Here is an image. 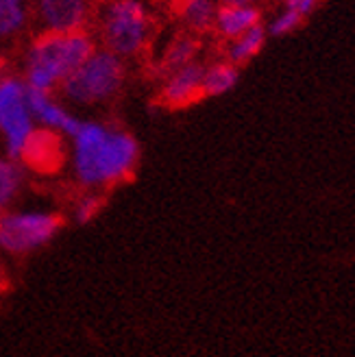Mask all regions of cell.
I'll list each match as a JSON object with an SVG mask.
<instances>
[{
  "instance_id": "obj_1",
  "label": "cell",
  "mask_w": 355,
  "mask_h": 357,
  "mask_svg": "<svg viewBox=\"0 0 355 357\" xmlns=\"http://www.w3.org/2000/svg\"><path fill=\"white\" fill-rule=\"evenodd\" d=\"M73 139V170L85 190H103L127 181L139 162L131 133L109 124L81 120Z\"/></svg>"
},
{
  "instance_id": "obj_2",
  "label": "cell",
  "mask_w": 355,
  "mask_h": 357,
  "mask_svg": "<svg viewBox=\"0 0 355 357\" xmlns=\"http://www.w3.org/2000/svg\"><path fill=\"white\" fill-rule=\"evenodd\" d=\"M96 48L94 35L87 31L44 33L24 52V83L31 89L52 92Z\"/></svg>"
},
{
  "instance_id": "obj_3",
  "label": "cell",
  "mask_w": 355,
  "mask_h": 357,
  "mask_svg": "<svg viewBox=\"0 0 355 357\" xmlns=\"http://www.w3.org/2000/svg\"><path fill=\"white\" fill-rule=\"evenodd\" d=\"M96 29L103 48L120 59H133L151 40V7L146 0H103L96 11Z\"/></svg>"
},
{
  "instance_id": "obj_4",
  "label": "cell",
  "mask_w": 355,
  "mask_h": 357,
  "mask_svg": "<svg viewBox=\"0 0 355 357\" xmlns=\"http://www.w3.org/2000/svg\"><path fill=\"white\" fill-rule=\"evenodd\" d=\"M127 79L124 59L114 55L107 48H94L73 75L61 85V94L66 100L75 105H98L114 98Z\"/></svg>"
},
{
  "instance_id": "obj_5",
  "label": "cell",
  "mask_w": 355,
  "mask_h": 357,
  "mask_svg": "<svg viewBox=\"0 0 355 357\" xmlns=\"http://www.w3.org/2000/svg\"><path fill=\"white\" fill-rule=\"evenodd\" d=\"M61 216L46 209L0 211V251L7 255H29L52 242L61 231Z\"/></svg>"
},
{
  "instance_id": "obj_6",
  "label": "cell",
  "mask_w": 355,
  "mask_h": 357,
  "mask_svg": "<svg viewBox=\"0 0 355 357\" xmlns=\"http://www.w3.org/2000/svg\"><path fill=\"white\" fill-rule=\"evenodd\" d=\"M35 120L27 102V83L17 77H0V135L5 139V155L20 159Z\"/></svg>"
},
{
  "instance_id": "obj_7",
  "label": "cell",
  "mask_w": 355,
  "mask_h": 357,
  "mask_svg": "<svg viewBox=\"0 0 355 357\" xmlns=\"http://www.w3.org/2000/svg\"><path fill=\"white\" fill-rule=\"evenodd\" d=\"M44 33H73L85 31L94 13V0H31Z\"/></svg>"
},
{
  "instance_id": "obj_8",
  "label": "cell",
  "mask_w": 355,
  "mask_h": 357,
  "mask_svg": "<svg viewBox=\"0 0 355 357\" xmlns=\"http://www.w3.org/2000/svg\"><path fill=\"white\" fill-rule=\"evenodd\" d=\"M27 102H29V109H31L35 124L42 129L55 131L59 135L70 137L77 131L81 122V118L70 114L66 107L52 96V92H42V89L27 87Z\"/></svg>"
},
{
  "instance_id": "obj_9",
  "label": "cell",
  "mask_w": 355,
  "mask_h": 357,
  "mask_svg": "<svg viewBox=\"0 0 355 357\" xmlns=\"http://www.w3.org/2000/svg\"><path fill=\"white\" fill-rule=\"evenodd\" d=\"M61 159H63L61 135L55 131L35 127V131L29 135L27 144L22 149V155L17 162L27 168H33V170L50 172V170L59 168Z\"/></svg>"
},
{
  "instance_id": "obj_10",
  "label": "cell",
  "mask_w": 355,
  "mask_h": 357,
  "mask_svg": "<svg viewBox=\"0 0 355 357\" xmlns=\"http://www.w3.org/2000/svg\"><path fill=\"white\" fill-rule=\"evenodd\" d=\"M203 70H205L203 63L192 61L168 73L162 87V100L170 107H183L190 105L192 100L201 98Z\"/></svg>"
},
{
  "instance_id": "obj_11",
  "label": "cell",
  "mask_w": 355,
  "mask_h": 357,
  "mask_svg": "<svg viewBox=\"0 0 355 357\" xmlns=\"http://www.w3.org/2000/svg\"><path fill=\"white\" fill-rule=\"evenodd\" d=\"M255 24H259V11L255 5L248 7H240V5H220L216 20H214V29L220 38L236 40L238 35L246 33L248 29H253Z\"/></svg>"
},
{
  "instance_id": "obj_12",
  "label": "cell",
  "mask_w": 355,
  "mask_h": 357,
  "mask_svg": "<svg viewBox=\"0 0 355 357\" xmlns=\"http://www.w3.org/2000/svg\"><path fill=\"white\" fill-rule=\"evenodd\" d=\"M240 79V68L225 61H216L209 63L203 70V85H201V94L203 96H225L238 85Z\"/></svg>"
},
{
  "instance_id": "obj_13",
  "label": "cell",
  "mask_w": 355,
  "mask_h": 357,
  "mask_svg": "<svg viewBox=\"0 0 355 357\" xmlns=\"http://www.w3.org/2000/svg\"><path fill=\"white\" fill-rule=\"evenodd\" d=\"M266 38H269V33L262 24H255L253 29H248L246 33L238 35L236 40H229V46H227V61L234 63V66H244L251 61L257 52L264 48L266 44Z\"/></svg>"
},
{
  "instance_id": "obj_14",
  "label": "cell",
  "mask_w": 355,
  "mask_h": 357,
  "mask_svg": "<svg viewBox=\"0 0 355 357\" xmlns=\"http://www.w3.org/2000/svg\"><path fill=\"white\" fill-rule=\"evenodd\" d=\"M31 20V0H0V42L20 35Z\"/></svg>"
},
{
  "instance_id": "obj_15",
  "label": "cell",
  "mask_w": 355,
  "mask_h": 357,
  "mask_svg": "<svg viewBox=\"0 0 355 357\" xmlns=\"http://www.w3.org/2000/svg\"><path fill=\"white\" fill-rule=\"evenodd\" d=\"M218 7V0H181V20L192 33H205L214 29Z\"/></svg>"
},
{
  "instance_id": "obj_16",
  "label": "cell",
  "mask_w": 355,
  "mask_h": 357,
  "mask_svg": "<svg viewBox=\"0 0 355 357\" xmlns=\"http://www.w3.org/2000/svg\"><path fill=\"white\" fill-rule=\"evenodd\" d=\"M24 185V166L7 155H0V211L11 207Z\"/></svg>"
},
{
  "instance_id": "obj_17",
  "label": "cell",
  "mask_w": 355,
  "mask_h": 357,
  "mask_svg": "<svg viewBox=\"0 0 355 357\" xmlns=\"http://www.w3.org/2000/svg\"><path fill=\"white\" fill-rule=\"evenodd\" d=\"M199 55V42L194 35H179L170 42V46L164 52V59H162V73H172V70L181 68L186 63L197 61Z\"/></svg>"
},
{
  "instance_id": "obj_18",
  "label": "cell",
  "mask_w": 355,
  "mask_h": 357,
  "mask_svg": "<svg viewBox=\"0 0 355 357\" xmlns=\"http://www.w3.org/2000/svg\"><path fill=\"white\" fill-rule=\"evenodd\" d=\"M100 209H103V196L90 190L75 203L73 218H75L77 225H87V222H92L98 216Z\"/></svg>"
},
{
  "instance_id": "obj_19",
  "label": "cell",
  "mask_w": 355,
  "mask_h": 357,
  "mask_svg": "<svg viewBox=\"0 0 355 357\" xmlns=\"http://www.w3.org/2000/svg\"><path fill=\"white\" fill-rule=\"evenodd\" d=\"M301 22H303V17H301L299 13H294V11H290V9L283 7V11L277 13V15L273 17V20H271V24L266 26V33L273 35V38H283V35L292 33Z\"/></svg>"
},
{
  "instance_id": "obj_20",
  "label": "cell",
  "mask_w": 355,
  "mask_h": 357,
  "mask_svg": "<svg viewBox=\"0 0 355 357\" xmlns=\"http://www.w3.org/2000/svg\"><path fill=\"white\" fill-rule=\"evenodd\" d=\"M318 7V0H286V9L299 13L301 17H308Z\"/></svg>"
},
{
  "instance_id": "obj_21",
  "label": "cell",
  "mask_w": 355,
  "mask_h": 357,
  "mask_svg": "<svg viewBox=\"0 0 355 357\" xmlns=\"http://www.w3.org/2000/svg\"><path fill=\"white\" fill-rule=\"evenodd\" d=\"M220 5H240V7H248L255 5V0H218Z\"/></svg>"
},
{
  "instance_id": "obj_22",
  "label": "cell",
  "mask_w": 355,
  "mask_h": 357,
  "mask_svg": "<svg viewBox=\"0 0 355 357\" xmlns=\"http://www.w3.org/2000/svg\"><path fill=\"white\" fill-rule=\"evenodd\" d=\"M5 290V271H3V264H0V292Z\"/></svg>"
},
{
  "instance_id": "obj_23",
  "label": "cell",
  "mask_w": 355,
  "mask_h": 357,
  "mask_svg": "<svg viewBox=\"0 0 355 357\" xmlns=\"http://www.w3.org/2000/svg\"><path fill=\"white\" fill-rule=\"evenodd\" d=\"M176 3H181V0H176Z\"/></svg>"
}]
</instances>
